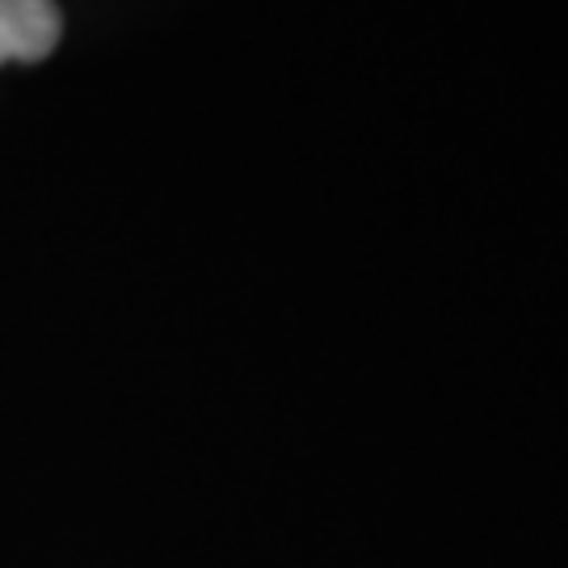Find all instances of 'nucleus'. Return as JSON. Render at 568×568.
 <instances>
[{"label": "nucleus", "instance_id": "nucleus-1", "mask_svg": "<svg viewBox=\"0 0 568 568\" xmlns=\"http://www.w3.org/2000/svg\"><path fill=\"white\" fill-rule=\"evenodd\" d=\"M63 18L55 0H0V63H39L55 51Z\"/></svg>", "mask_w": 568, "mask_h": 568}]
</instances>
